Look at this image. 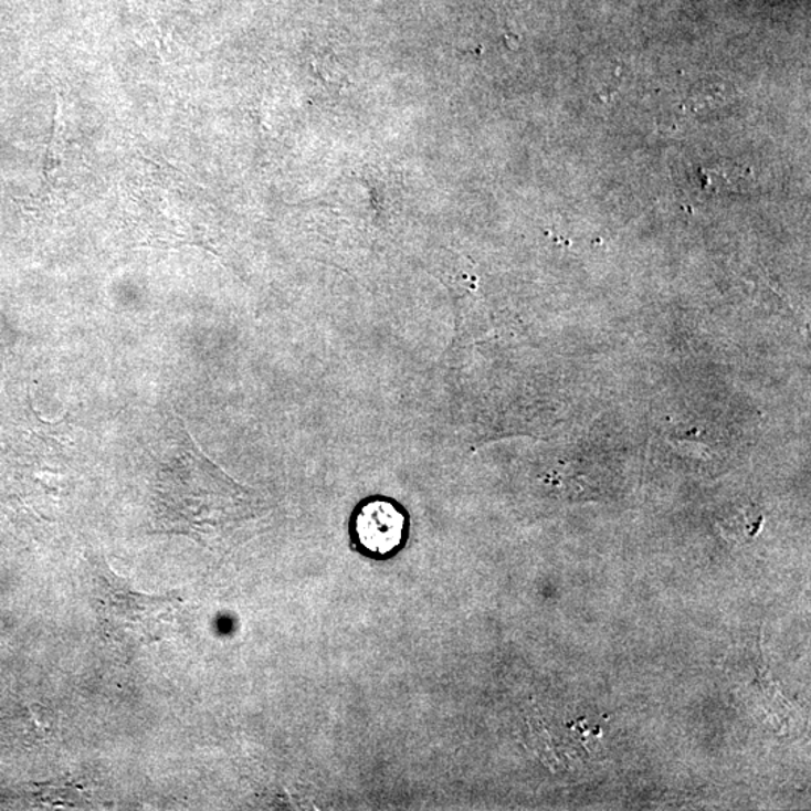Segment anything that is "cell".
I'll return each mask as SVG.
<instances>
[{"instance_id": "cell-1", "label": "cell", "mask_w": 811, "mask_h": 811, "mask_svg": "<svg viewBox=\"0 0 811 811\" xmlns=\"http://www.w3.org/2000/svg\"><path fill=\"white\" fill-rule=\"evenodd\" d=\"M94 600L104 634L118 645L136 647L162 641L175 622L179 598L133 591L106 564L94 575Z\"/></svg>"}, {"instance_id": "cell-2", "label": "cell", "mask_w": 811, "mask_h": 811, "mask_svg": "<svg viewBox=\"0 0 811 811\" xmlns=\"http://www.w3.org/2000/svg\"><path fill=\"white\" fill-rule=\"evenodd\" d=\"M349 533L359 554L375 561H387L408 543L409 516L390 497H369L355 508Z\"/></svg>"}, {"instance_id": "cell-3", "label": "cell", "mask_w": 811, "mask_h": 811, "mask_svg": "<svg viewBox=\"0 0 811 811\" xmlns=\"http://www.w3.org/2000/svg\"><path fill=\"white\" fill-rule=\"evenodd\" d=\"M61 120H62V104H61V99L57 98L56 115H54L52 140H50L48 154H45L44 175L48 178L50 177V173H52V171L56 169L57 165H60V149H57V145H60V140L62 136Z\"/></svg>"}]
</instances>
